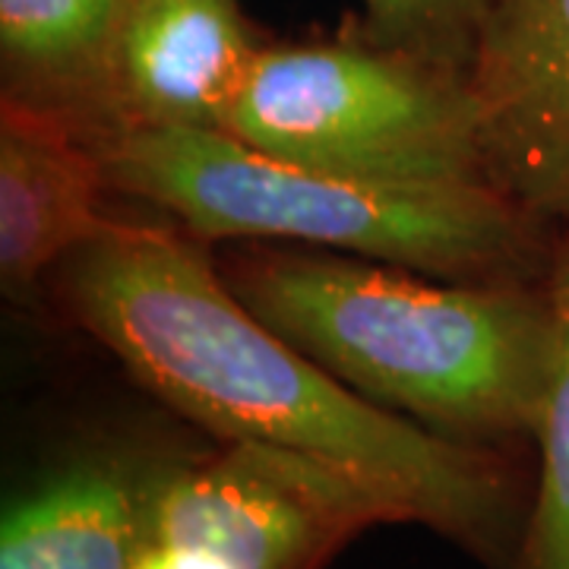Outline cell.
Here are the masks:
<instances>
[{
  "instance_id": "obj_7",
  "label": "cell",
  "mask_w": 569,
  "mask_h": 569,
  "mask_svg": "<svg viewBox=\"0 0 569 569\" xmlns=\"http://www.w3.org/2000/svg\"><path fill=\"white\" fill-rule=\"evenodd\" d=\"M466 82L490 187L569 231V0H493Z\"/></svg>"
},
{
  "instance_id": "obj_10",
  "label": "cell",
  "mask_w": 569,
  "mask_h": 569,
  "mask_svg": "<svg viewBox=\"0 0 569 569\" xmlns=\"http://www.w3.org/2000/svg\"><path fill=\"white\" fill-rule=\"evenodd\" d=\"M133 0H0V99L108 133V63Z\"/></svg>"
},
{
  "instance_id": "obj_3",
  "label": "cell",
  "mask_w": 569,
  "mask_h": 569,
  "mask_svg": "<svg viewBox=\"0 0 569 569\" xmlns=\"http://www.w3.org/2000/svg\"><path fill=\"white\" fill-rule=\"evenodd\" d=\"M96 146L111 193L200 241L320 247L452 282H548L567 234L488 183L361 181L224 130H121Z\"/></svg>"
},
{
  "instance_id": "obj_8",
  "label": "cell",
  "mask_w": 569,
  "mask_h": 569,
  "mask_svg": "<svg viewBox=\"0 0 569 569\" xmlns=\"http://www.w3.org/2000/svg\"><path fill=\"white\" fill-rule=\"evenodd\" d=\"M266 39L241 0H133L108 63V133L224 130Z\"/></svg>"
},
{
  "instance_id": "obj_2",
  "label": "cell",
  "mask_w": 569,
  "mask_h": 569,
  "mask_svg": "<svg viewBox=\"0 0 569 569\" xmlns=\"http://www.w3.org/2000/svg\"><path fill=\"white\" fill-rule=\"evenodd\" d=\"M216 263L253 317L358 396L449 440L535 447L557 346L548 282H430L406 266L269 241Z\"/></svg>"
},
{
  "instance_id": "obj_6",
  "label": "cell",
  "mask_w": 569,
  "mask_h": 569,
  "mask_svg": "<svg viewBox=\"0 0 569 569\" xmlns=\"http://www.w3.org/2000/svg\"><path fill=\"white\" fill-rule=\"evenodd\" d=\"M203 447L142 427L67 443L7 493L0 569H133L164 490Z\"/></svg>"
},
{
  "instance_id": "obj_4",
  "label": "cell",
  "mask_w": 569,
  "mask_h": 569,
  "mask_svg": "<svg viewBox=\"0 0 569 569\" xmlns=\"http://www.w3.org/2000/svg\"><path fill=\"white\" fill-rule=\"evenodd\" d=\"M224 133L361 181L488 183L466 73L380 48L355 29L266 41Z\"/></svg>"
},
{
  "instance_id": "obj_11",
  "label": "cell",
  "mask_w": 569,
  "mask_h": 569,
  "mask_svg": "<svg viewBox=\"0 0 569 569\" xmlns=\"http://www.w3.org/2000/svg\"><path fill=\"white\" fill-rule=\"evenodd\" d=\"M548 284L557 317L553 373L535 440V488L509 569H569V231Z\"/></svg>"
},
{
  "instance_id": "obj_12",
  "label": "cell",
  "mask_w": 569,
  "mask_h": 569,
  "mask_svg": "<svg viewBox=\"0 0 569 569\" xmlns=\"http://www.w3.org/2000/svg\"><path fill=\"white\" fill-rule=\"evenodd\" d=\"M493 0H361L367 41L466 73Z\"/></svg>"
},
{
  "instance_id": "obj_9",
  "label": "cell",
  "mask_w": 569,
  "mask_h": 569,
  "mask_svg": "<svg viewBox=\"0 0 569 569\" xmlns=\"http://www.w3.org/2000/svg\"><path fill=\"white\" fill-rule=\"evenodd\" d=\"M96 140L58 114L0 99V284L29 305L111 216Z\"/></svg>"
},
{
  "instance_id": "obj_1",
  "label": "cell",
  "mask_w": 569,
  "mask_h": 569,
  "mask_svg": "<svg viewBox=\"0 0 569 569\" xmlns=\"http://www.w3.org/2000/svg\"><path fill=\"white\" fill-rule=\"evenodd\" d=\"M63 310L178 418L212 440L323 459L399 493L415 522L509 569L535 468L370 402L253 317L183 228L118 222L51 276Z\"/></svg>"
},
{
  "instance_id": "obj_5",
  "label": "cell",
  "mask_w": 569,
  "mask_h": 569,
  "mask_svg": "<svg viewBox=\"0 0 569 569\" xmlns=\"http://www.w3.org/2000/svg\"><path fill=\"white\" fill-rule=\"evenodd\" d=\"M389 522L415 516L380 481L295 449L216 440L164 490L152 541L203 548L231 569H326Z\"/></svg>"
}]
</instances>
